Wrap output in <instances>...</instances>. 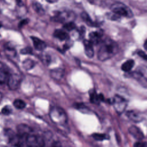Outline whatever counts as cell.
<instances>
[{
	"mask_svg": "<svg viewBox=\"0 0 147 147\" xmlns=\"http://www.w3.org/2000/svg\"><path fill=\"white\" fill-rule=\"evenodd\" d=\"M118 51V45L114 40L108 38L103 41L98 52V58L100 61L107 60L113 57Z\"/></svg>",
	"mask_w": 147,
	"mask_h": 147,
	"instance_id": "obj_1",
	"label": "cell"
},
{
	"mask_svg": "<svg viewBox=\"0 0 147 147\" xmlns=\"http://www.w3.org/2000/svg\"><path fill=\"white\" fill-rule=\"evenodd\" d=\"M111 11L118 17H131L133 13L129 7L121 2H116L111 6Z\"/></svg>",
	"mask_w": 147,
	"mask_h": 147,
	"instance_id": "obj_2",
	"label": "cell"
},
{
	"mask_svg": "<svg viewBox=\"0 0 147 147\" xmlns=\"http://www.w3.org/2000/svg\"><path fill=\"white\" fill-rule=\"evenodd\" d=\"M25 142L28 147H44V138L39 135L29 134L25 137Z\"/></svg>",
	"mask_w": 147,
	"mask_h": 147,
	"instance_id": "obj_3",
	"label": "cell"
},
{
	"mask_svg": "<svg viewBox=\"0 0 147 147\" xmlns=\"http://www.w3.org/2000/svg\"><path fill=\"white\" fill-rule=\"evenodd\" d=\"M112 103L115 111L119 114H122L125 111L127 105L126 100L118 95H115L114 96L112 100Z\"/></svg>",
	"mask_w": 147,
	"mask_h": 147,
	"instance_id": "obj_4",
	"label": "cell"
},
{
	"mask_svg": "<svg viewBox=\"0 0 147 147\" xmlns=\"http://www.w3.org/2000/svg\"><path fill=\"white\" fill-rule=\"evenodd\" d=\"M51 117L52 121L58 123L63 124L64 122H65L67 120V117L65 113L63 110L57 107L52 109L51 112Z\"/></svg>",
	"mask_w": 147,
	"mask_h": 147,
	"instance_id": "obj_5",
	"label": "cell"
},
{
	"mask_svg": "<svg viewBox=\"0 0 147 147\" xmlns=\"http://www.w3.org/2000/svg\"><path fill=\"white\" fill-rule=\"evenodd\" d=\"M7 86L10 90H17L20 87L21 83V78L17 74H10L7 80Z\"/></svg>",
	"mask_w": 147,
	"mask_h": 147,
	"instance_id": "obj_6",
	"label": "cell"
},
{
	"mask_svg": "<svg viewBox=\"0 0 147 147\" xmlns=\"http://www.w3.org/2000/svg\"><path fill=\"white\" fill-rule=\"evenodd\" d=\"M10 75L7 66L4 63L0 62V84L5 83Z\"/></svg>",
	"mask_w": 147,
	"mask_h": 147,
	"instance_id": "obj_7",
	"label": "cell"
},
{
	"mask_svg": "<svg viewBox=\"0 0 147 147\" xmlns=\"http://www.w3.org/2000/svg\"><path fill=\"white\" fill-rule=\"evenodd\" d=\"M17 130L18 132V135L22 137H26L32 131V130L30 126L23 123L18 125L17 127Z\"/></svg>",
	"mask_w": 147,
	"mask_h": 147,
	"instance_id": "obj_8",
	"label": "cell"
},
{
	"mask_svg": "<svg viewBox=\"0 0 147 147\" xmlns=\"http://www.w3.org/2000/svg\"><path fill=\"white\" fill-rule=\"evenodd\" d=\"M129 76L131 77L144 87H147V79L141 73L139 72H133L129 74Z\"/></svg>",
	"mask_w": 147,
	"mask_h": 147,
	"instance_id": "obj_9",
	"label": "cell"
},
{
	"mask_svg": "<svg viewBox=\"0 0 147 147\" xmlns=\"http://www.w3.org/2000/svg\"><path fill=\"white\" fill-rule=\"evenodd\" d=\"M129 133L137 140L141 141L144 138V136L142 131L136 126H130L129 128Z\"/></svg>",
	"mask_w": 147,
	"mask_h": 147,
	"instance_id": "obj_10",
	"label": "cell"
},
{
	"mask_svg": "<svg viewBox=\"0 0 147 147\" xmlns=\"http://www.w3.org/2000/svg\"><path fill=\"white\" fill-rule=\"evenodd\" d=\"M103 35V32L102 30L92 32L89 34L90 41L92 44H98L101 40Z\"/></svg>",
	"mask_w": 147,
	"mask_h": 147,
	"instance_id": "obj_11",
	"label": "cell"
},
{
	"mask_svg": "<svg viewBox=\"0 0 147 147\" xmlns=\"http://www.w3.org/2000/svg\"><path fill=\"white\" fill-rule=\"evenodd\" d=\"M83 44L84 47V52L87 57L89 58H92L94 56V52L92 46V44L90 41V40H85L83 41Z\"/></svg>",
	"mask_w": 147,
	"mask_h": 147,
	"instance_id": "obj_12",
	"label": "cell"
},
{
	"mask_svg": "<svg viewBox=\"0 0 147 147\" xmlns=\"http://www.w3.org/2000/svg\"><path fill=\"white\" fill-rule=\"evenodd\" d=\"M31 39L33 41V45L36 49L38 51H42L47 47L45 42L41 39L33 36L31 37Z\"/></svg>",
	"mask_w": 147,
	"mask_h": 147,
	"instance_id": "obj_13",
	"label": "cell"
},
{
	"mask_svg": "<svg viewBox=\"0 0 147 147\" xmlns=\"http://www.w3.org/2000/svg\"><path fill=\"white\" fill-rule=\"evenodd\" d=\"M126 115L130 120L135 122H140L142 120V117L140 113L135 111H129L126 113Z\"/></svg>",
	"mask_w": 147,
	"mask_h": 147,
	"instance_id": "obj_14",
	"label": "cell"
},
{
	"mask_svg": "<svg viewBox=\"0 0 147 147\" xmlns=\"http://www.w3.org/2000/svg\"><path fill=\"white\" fill-rule=\"evenodd\" d=\"M90 101L95 104H98L100 101L104 100V97L102 94L98 95L95 91L90 93Z\"/></svg>",
	"mask_w": 147,
	"mask_h": 147,
	"instance_id": "obj_15",
	"label": "cell"
},
{
	"mask_svg": "<svg viewBox=\"0 0 147 147\" xmlns=\"http://www.w3.org/2000/svg\"><path fill=\"white\" fill-rule=\"evenodd\" d=\"M53 36L60 40H67L68 38V34L65 32V31L64 30H62L61 29H57L55 31L54 33H53Z\"/></svg>",
	"mask_w": 147,
	"mask_h": 147,
	"instance_id": "obj_16",
	"label": "cell"
},
{
	"mask_svg": "<svg viewBox=\"0 0 147 147\" xmlns=\"http://www.w3.org/2000/svg\"><path fill=\"white\" fill-rule=\"evenodd\" d=\"M64 75V71L62 69L57 68L51 71V76L52 78L56 80L61 79Z\"/></svg>",
	"mask_w": 147,
	"mask_h": 147,
	"instance_id": "obj_17",
	"label": "cell"
},
{
	"mask_svg": "<svg viewBox=\"0 0 147 147\" xmlns=\"http://www.w3.org/2000/svg\"><path fill=\"white\" fill-rule=\"evenodd\" d=\"M134 65V61L133 60L130 59L125 61L124 63H123V64L121 66V69L122 71L128 72L132 69Z\"/></svg>",
	"mask_w": 147,
	"mask_h": 147,
	"instance_id": "obj_18",
	"label": "cell"
},
{
	"mask_svg": "<svg viewBox=\"0 0 147 147\" xmlns=\"http://www.w3.org/2000/svg\"><path fill=\"white\" fill-rule=\"evenodd\" d=\"M81 17L83 20L89 26H95V23L91 20L90 16L88 15L87 13L85 12H83L81 14Z\"/></svg>",
	"mask_w": 147,
	"mask_h": 147,
	"instance_id": "obj_19",
	"label": "cell"
},
{
	"mask_svg": "<svg viewBox=\"0 0 147 147\" xmlns=\"http://www.w3.org/2000/svg\"><path fill=\"white\" fill-rule=\"evenodd\" d=\"M23 67L24 68L26 69V70H29L30 69H32L35 65V63H34V61H33L31 59H26L24 61L23 63Z\"/></svg>",
	"mask_w": 147,
	"mask_h": 147,
	"instance_id": "obj_20",
	"label": "cell"
},
{
	"mask_svg": "<svg viewBox=\"0 0 147 147\" xmlns=\"http://www.w3.org/2000/svg\"><path fill=\"white\" fill-rule=\"evenodd\" d=\"M32 6L33 9L38 14H43L44 13V10L41 6V5L37 2H34L32 4Z\"/></svg>",
	"mask_w": 147,
	"mask_h": 147,
	"instance_id": "obj_21",
	"label": "cell"
},
{
	"mask_svg": "<svg viewBox=\"0 0 147 147\" xmlns=\"http://www.w3.org/2000/svg\"><path fill=\"white\" fill-rule=\"evenodd\" d=\"M13 105L18 109H22L26 106V103L24 100L20 99H17L14 101Z\"/></svg>",
	"mask_w": 147,
	"mask_h": 147,
	"instance_id": "obj_22",
	"label": "cell"
},
{
	"mask_svg": "<svg viewBox=\"0 0 147 147\" xmlns=\"http://www.w3.org/2000/svg\"><path fill=\"white\" fill-rule=\"evenodd\" d=\"M92 136L96 141H103L107 138L106 135L102 133H94Z\"/></svg>",
	"mask_w": 147,
	"mask_h": 147,
	"instance_id": "obj_23",
	"label": "cell"
},
{
	"mask_svg": "<svg viewBox=\"0 0 147 147\" xmlns=\"http://www.w3.org/2000/svg\"><path fill=\"white\" fill-rule=\"evenodd\" d=\"M63 28L68 31H71V30H72L74 29H75L76 25L73 22H69L65 23L64 25Z\"/></svg>",
	"mask_w": 147,
	"mask_h": 147,
	"instance_id": "obj_24",
	"label": "cell"
},
{
	"mask_svg": "<svg viewBox=\"0 0 147 147\" xmlns=\"http://www.w3.org/2000/svg\"><path fill=\"white\" fill-rule=\"evenodd\" d=\"M11 113V109L9 106H5L2 109V113L5 115H9Z\"/></svg>",
	"mask_w": 147,
	"mask_h": 147,
	"instance_id": "obj_25",
	"label": "cell"
},
{
	"mask_svg": "<svg viewBox=\"0 0 147 147\" xmlns=\"http://www.w3.org/2000/svg\"><path fill=\"white\" fill-rule=\"evenodd\" d=\"M134 147H147V142L141 141H138L134 144Z\"/></svg>",
	"mask_w": 147,
	"mask_h": 147,
	"instance_id": "obj_26",
	"label": "cell"
},
{
	"mask_svg": "<svg viewBox=\"0 0 147 147\" xmlns=\"http://www.w3.org/2000/svg\"><path fill=\"white\" fill-rule=\"evenodd\" d=\"M21 53L22 54H29L32 52V49L30 47H26L21 50Z\"/></svg>",
	"mask_w": 147,
	"mask_h": 147,
	"instance_id": "obj_27",
	"label": "cell"
},
{
	"mask_svg": "<svg viewBox=\"0 0 147 147\" xmlns=\"http://www.w3.org/2000/svg\"><path fill=\"white\" fill-rule=\"evenodd\" d=\"M137 54L141 57H142V59H144V60H146L147 61V55L143 51H139L138 52H137Z\"/></svg>",
	"mask_w": 147,
	"mask_h": 147,
	"instance_id": "obj_28",
	"label": "cell"
},
{
	"mask_svg": "<svg viewBox=\"0 0 147 147\" xmlns=\"http://www.w3.org/2000/svg\"><path fill=\"white\" fill-rule=\"evenodd\" d=\"M29 22V20L28 19H24L23 20H22L20 22L19 24H18V27L19 28H21L22 26H23L25 25H26Z\"/></svg>",
	"mask_w": 147,
	"mask_h": 147,
	"instance_id": "obj_29",
	"label": "cell"
},
{
	"mask_svg": "<svg viewBox=\"0 0 147 147\" xmlns=\"http://www.w3.org/2000/svg\"><path fill=\"white\" fill-rule=\"evenodd\" d=\"M51 147H62L61 144L59 141H54L51 145Z\"/></svg>",
	"mask_w": 147,
	"mask_h": 147,
	"instance_id": "obj_30",
	"label": "cell"
},
{
	"mask_svg": "<svg viewBox=\"0 0 147 147\" xmlns=\"http://www.w3.org/2000/svg\"><path fill=\"white\" fill-rule=\"evenodd\" d=\"M85 32H86V29L84 28V26H82L80 28V36L82 38L83 37L84 34H85Z\"/></svg>",
	"mask_w": 147,
	"mask_h": 147,
	"instance_id": "obj_31",
	"label": "cell"
},
{
	"mask_svg": "<svg viewBox=\"0 0 147 147\" xmlns=\"http://www.w3.org/2000/svg\"><path fill=\"white\" fill-rule=\"evenodd\" d=\"M144 47L145 49L147 51V39L145 40V42H144Z\"/></svg>",
	"mask_w": 147,
	"mask_h": 147,
	"instance_id": "obj_32",
	"label": "cell"
},
{
	"mask_svg": "<svg viewBox=\"0 0 147 147\" xmlns=\"http://www.w3.org/2000/svg\"><path fill=\"white\" fill-rule=\"evenodd\" d=\"M46 1L49 3H55V2H56L58 0H46Z\"/></svg>",
	"mask_w": 147,
	"mask_h": 147,
	"instance_id": "obj_33",
	"label": "cell"
},
{
	"mask_svg": "<svg viewBox=\"0 0 147 147\" xmlns=\"http://www.w3.org/2000/svg\"><path fill=\"white\" fill-rule=\"evenodd\" d=\"M2 94L0 92V102H1V100H2Z\"/></svg>",
	"mask_w": 147,
	"mask_h": 147,
	"instance_id": "obj_34",
	"label": "cell"
},
{
	"mask_svg": "<svg viewBox=\"0 0 147 147\" xmlns=\"http://www.w3.org/2000/svg\"><path fill=\"white\" fill-rule=\"evenodd\" d=\"M1 26H2V24H1V23L0 22V27H1Z\"/></svg>",
	"mask_w": 147,
	"mask_h": 147,
	"instance_id": "obj_35",
	"label": "cell"
},
{
	"mask_svg": "<svg viewBox=\"0 0 147 147\" xmlns=\"http://www.w3.org/2000/svg\"><path fill=\"white\" fill-rule=\"evenodd\" d=\"M17 1H19V0H17Z\"/></svg>",
	"mask_w": 147,
	"mask_h": 147,
	"instance_id": "obj_36",
	"label": "cell"
}]
</instances>
